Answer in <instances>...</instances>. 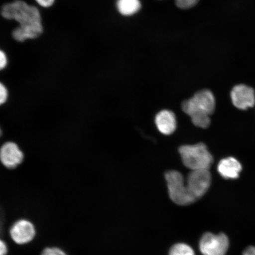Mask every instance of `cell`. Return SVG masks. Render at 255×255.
<instances>
[{
	"label": "cell",
	"instance_id": "9c48e42d",
	"mask_svg": "<svg viewBox=\"0 0 255 255\" xmlns=\"http://www.w3.org/2000/svg\"><path fill=\"white\" fill-rule=\"evenodd\" d=\"M231 100L233 104L239 110H247L255 104L254 89L245 85H238L232 89Z\"/></svg>",
	"mask_w": 255,
	"mask_h": 255
},
{
	"label": "cell",
	"instance_id": "30bf717a",
	"mask_svg": "<svg viewBox=\"0 0 255 255\" xmlns=\"http://www.w3.org/2000/svg\"><path fill=\"white\" fill-rule=\"evenodd\" d=\"M242 170L241 162L237 159L232 157L222 159L218 165L219 174L226 180L237 179Z\"/></svg>",
	"mask_w": 255,
	"mask_h": 255
},
{
	"label": "cell",
	"instance_id": "ffe728a7",
	"mask_svg": "<svg viewBox=\"0 0 255 255\" xmlns=\"http://www.w3.org/2000/svg\"><path fill=\"white\" fill-rule=\"evenodd\" d=\"M243 255H255V247L250 246L244 251Z\"/></svg>",
	"mask_w": 255,
	"mask_h": 255
},
{
	"label": "cell",
	"instance_id": "7c38bea8",
	"mask_svg": "<svg viewBox=\"0 0 255 255\" xmlns=\"http://www.w3.org/2000/svg\"><path fill=\"white\" fill-rule=\"evenodd\" d=\"M118 10L124 15H132L136 13L141 8L139 0H118Z\"/></svg>",
	"mask_w": 255,
	"mask_h": 255
},
{
	"label": "cell",
	"instance_id": "3957f363",
	"mask_svg": "<svg viewBox=\"0 0 255 255\" xmlns=\"http://www.w3.org/2000/svg\"><path fill=\"white\" fill-rule=\"evenodd\" d=\"M169 196L173 202L180 206H187L196 202L185 183L183 175L176 170H170L165 174Z\"/></svg>",
	"mask_w": 255,
	"mask_h": 255
},
{
	"label": "cell",
	"instance_id": "4fadbf2b",
	"mask_svg": "<svg viewBox=\"0 0 255 255\" xmlns=\"http://www.w3.org/2000/svg\"><path fill=\"white\" fill-rule=\"evenodd\" d=\"M169 255H195V253L190 245L178 243L171 248Z\"/></svg>",
	"mask_w": 255,
	"mask_h": 255
},
{
	"label": "cell",
	"instance_id": "52a82bcc",
	"mask_svg": "<svg viewBox=\"0 0 255 255\" xmlns=\"http://www.w3.org/2000/svg\"><path fill=\"white\" fill-rule=\"evenodd\" d=\"M9 233L11 240L18 245L30 243L36 235V228L33 223L25 219L15 221L9 229Z\"/></svg>",
	"mask_w": 255,
	"mask_h": 255
},
{
	"label": "cell",
	"instance_id": "d6986e66",
	"mask_svg": "<svg viewBox=\"0 0 255 255\" xmlns=\"http://www.w3.org/2000/svg\"><path fill=\"white\" fill-rule=\"evenodd\" d=\"M8 251L7 244L1 239H0V255H7Z\"/></svg>",
	"mask_w": 255,
	"mask_h": 255
},
{
	"label": "cell",
	"instance_id": "9a60e30c",
	"mask_svg": "<svg viewBox=\"0 0 255 255\" xmlns=\"http://www.w3.org/2000/svg\"><path fill=\"white\" fill-rule=\"evenodd\" d=\"M9 92L6 86L0 82V107L4 105L8 101Z\"/></svg>",
	"mask_w": 255,
	"mask_h": 255
},
{
	"label": "cell",
	"instance_id": "ac0fdd59",
	"mask_svg": "<svg viewBox=\"0 0 255 255\" xmlns=\"http://www.w3.org/2000/svg\"><path fill=\"white\" fill-rule=\"evenodd\" d=\"M37 4L43 7H50L53 5L55 0H36Z\"/></svg>",
	"mask_w": 255,
	"mask_h": 255
},
{
	"label": "cell",
	"instance_id": "ba28073f",
	"mask_svg": "<svg viewBox=\"0 0 255 255\" xmlns=\"http://www.w3.org/2000/svg\"><path fill=\"white\" fill-rule=\"evenodd\" d=\"M24 159L23 151L15 142H6L0 147V162L8 170L18 167L23 162Z\"/></svg>",
	"mask_w": 255,
	"mask_h": 255
},
{
	"label": "cell",
	"instance_id": "6da1fadb",
	"mask_svg": "<svg viewBox=\"0 0 255 255\" xmlns=\"http://www.w3.org/2000/svg\"><path fill=\"white\" fill-rule=\"evenodd\" d=\"M1 15L4 18L15 20L19 24L12 32V36L18 41L36 39L42 33L40 11L34 6L16 0L2 6Z\"/></svg>",
	"mask_w": 255,
	"mask_h": 255
},
{
	"label": "cell",
	"instance_id": "5bb4252c",
	"mask_svg": "<svg viewBox=\"0 0 255 255\" xmlns=\"http://www.w3.org/2000/svg\"><path fill=\"white\" fill-rule=\"evenodd\" d=\"M40 255H68L61 248L58 247H47L41 252Z\"/></svg>",
	"mask_w": 255,
	"mask_h": 255
},
{
	"label": "cell",
	"instance_id": "e0dca14e",
	"mask_svg": "<svg viewBox=\"0 0 255 255\" xmlns=\"http://www.w3.org/2000/svg\"><path fill=\"white\" fill-rule=\"evenodd\" d=\"M8 63L7 57L5 53L0 50V71H2L7 66Z\"/></svg>",
	"mask_w": 255,
	"mask_h": 255
},
{
	"label": "cell",
	"instance_id": "44dd1931",
	"mask_svg": "<svg viewBox=\"0 0 255 255\" xmlns=\"http://www.w3.org/2000/svg\"><path fill=\"white\" fill-rule=\"evenodd\" d=\"M2 133V130H1V128H0V138H1V137Z\"/></svg>",
	"mask_w": 255,
	"mask_h": 255
},
{
	"label": "cell",
	"instance_id": "277c9868",
	"mask_svg": "<svg viewBox=\"0 0 255 255\" xmlns=\"http://www.w3.org/2000/svg\"><path fill=\"white\" fill-rule=\"evenodd\" d=\"M215 107V96L207 89L197 92L192 98L184 101L181 104L184 113L190 117L198 114L210 116L214 113Z\"/></svg>",
	"mask_w": 255,
	"mask_h": 255
},
{
	"label": "cell",
	"instance_id": "5b68a950",
	"mask_svg": "<svg viewBox=\"0 0 255 255\" xmlns=\"http://www.w3.org/2000/svg\"><path fill=\"white\" fill-rule=\"evenodd\" d=\"M229 248V239L224 234L206 233L201 238L199 248L203 255H226Z\"/></svg>",
	"mask_w": 255,
	"mask_h": 255
},
{
	"label": "cell",
	"instance_id": "7a4b0ae2",
	"mask_svg": "<svg viewBox=\"0 0 255 255\" xmlns=\"http://www.w3.org/2000/svg\"><path fill=\"white\" fill-rule=\"evenodd\" d=\"M179 153L183 164L191 171L209 170L213 162L211 153L202 142L181 146Z\"/></svg>",
	"mask_w": 255,
	"mask_h": 255
},
{
	"label": "cell",
	"instance_id": "8fae6325",
	"mask_svg": "<svg viewBox=\"0 0 255 255\" xmlns=\"http://www.w3.org/2000/svg\"><path fill=\"white\" fill-rule=\"evenodd\" d=\"M155 123L159 131L164 135H171L176 129V118L171 111L162 110L159 112L155 117Z\"/></svg>",
	"mask_w": 255,
	"mask_h": 255
},
{
	"label": "cell",
	"instance_id": "2e32d148",
	"mask_svg": "<svg viewBox=\"0 0 255 255\" xmlns=\"http://www.w3.org/2000/svg\"><path fill=\"white\" fill-rule=\"evenodd\" d=\"M199 0H175L176 5L182 9H187L194 7Z\"/></svg>",
	"mask_w": 255,
	"mask_h": 255
},
{
	"label": "cell",
	"instance_id": "8992f818",
	"mask_svg": "<svg viewBox=\"0 0 255 255\" xmlns=\"http://www.w3.org/2000/svg\"><path fill=\"white\" fill-rule=\"evenodd\" d=\"M212 183L209 170H192L188 175L186 185L190 193L196 200L209 190Z\"/></svg>",
	"mask_w": 255,
	"mask_h": 255
}]
</instances>
